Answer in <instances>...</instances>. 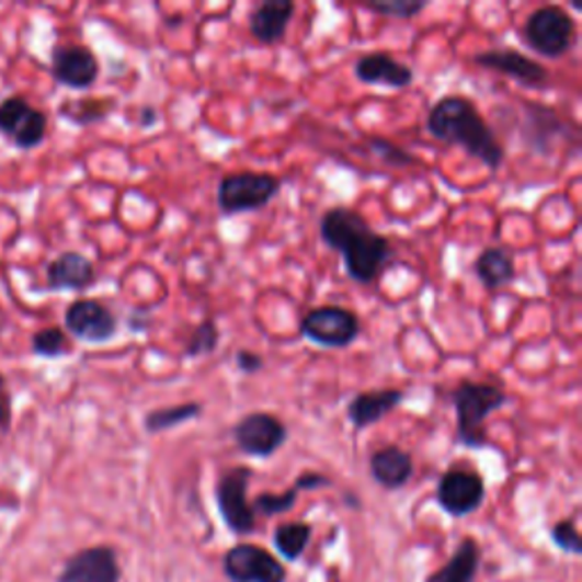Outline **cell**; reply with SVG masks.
<instances>
[{
    "label": "cell",
    "mask_w": 582,
    "mask_h": 582,
    "mask_svg": "<svg viewBox=\"0 0 582 582\" xmlns=\"http://www.w3.org/2000/svg\"><path fill=\"white\" fill-rule=\"evenodd\" d=\"M33 353L39 357H62L71 353L69 336L62 328H44L33 336Z\"/></svg>",
    "instance_id": "27"
},
{
    "label": "cell",
    "mask_w": 582,
    "mask_h": 582,
    "mask_svg": "<svg viewBox=\"0 0 582 582\" xmlns=\"http://www.w3.org/2000/svg\"><path fill=\"white\" fill-rule=\"evenodd\" d=\"M10 419V396L5 389V378L0 376V427H3Z\"/></svg>",
    "instance_id": "35"
},
{
    "label": "cell",
    "mask_w": 582,
    "mask_h": 582,
    "mask_svg": "<svg viewBox=\"0 0 582 582\" xmlns=\"http://www.w3.org/2000/svg\"><path fill=\"white\" fill-rule=\"evenodd\" d=\"M473 65L489 71H499L501 76L528 89H544L548 84V69L541 62H537V59L514 48L480 50L473 55Z\"/></svg>",
    "instance_id": "10"
},
{
    "label": "cell",
    "mask_w": 582,
    "mask_h": 582,
    "mask_svg": "<svg viewBox=\"0 0 582 582\" xmlns=\"http://www.w3.org/2000/svg\"><path fill=\"white\" fill-rule=\"evenodd\" d=\"M67 330L87 344H105L116 336L118 319L116 315L94 298H80L69 305L65 315Z\"/></svg>",
    "instance_id": "9"
},
{
    "label": "cell",
    "mask_w": 582,
    "mask_h": 582,
    "mask_svg": "<svg viewBox=\"0 0 582 582\" xmlns=\"http://www.w3.org/2000/svg\"><path fill=\"white\" fill-rule=\"evenodd\" d=\"M319 235L330 251L342 255L346 275L357 285L376 283L396 258L391 241L376 232L353 207L336 205L326 209Z\"/></svg>",
    "instance_id": "1"
},
{
    "label": "cell",
    "mask_w": 582,
    "mask_h": 582,
    "mask_svg": "<svg viewBox=\"0 0 582 582\" xmlns=\"http://www.w3.org/2000/svg\"><path fill=\"white\" fill-rule=\"evenodd\" d=\"M160 124V114L156 107H141L139 112V126L141 128H152V126H158Z\"/></svg>",
    "instance_id": "36"
},
{
    "label": "cell",
    "mask_w": 582,
    "mask_h": 582,
    "mask_svg": "<svg viewBox=\"0 0 582 582\" xmlns=\"http://www.w3.org/2000/svg\"><path fill=\"white\" fill-rule=\"evenodd\" d=\"M235 366H237V372H241L243 376H255L264 369V357L255 351L241 349L235 353Z\"/></svg>",
    "instance_id": "32"
},
{
    "label": "cell",
    "mask_w": 582,
    "mask_h": 582,
    "mask_svg": "<svg viewBox=\"0 0 582 582\" xmlns=\"http://www.w3.org/2000/svg\"><path fill=\"white\" fill-rule=\"evenodd\" d=\"M201 414H203V406L196 401L167 406V408H158V410L148 412L144 416V427L150 435H160V433L173 431V427L196 421Z\"/></svg>",
    "instance_id": "23"
},
{
    "label": "cell",
    "mask_w": 582,
    "mask_h": 582,
    "mask_svg": "<svg viewBox=\"0 0 582 582\" xmlns=\"http://www.w3.org/2000/svg\"><path fill=\"white\" fill-rule=\"evenodd\" d=\"M518 133L521 141H524L530 152L546 158L558 148L560 139H567L569 128L554 107L528 103L524 107V121H521Z\"/></svg>",
    "instance_id": "11"
},
{
    "label": "cell",
    "mask_w": 582,
    "mask_h": 582,
    "mask_svg": "<svg viewBox=\"0 0 582 582\" xmlns=\"http://www.w3.org/2000/svg\"><path fill=\"white\" fill-rule=\"evenodd\" d=\"M219 340H221V332L217 328V323L214 321H201L192 336L190 342L185 346V353H182V357L185 360H196V357H205V355H212L214 351L219 349Z\"/></svg>",
    "instance_id": "26"
},
{
    "label": "cell",
    "mask_w": 582,
    "mask_h": 582,
    "mask_svg": "<svg viewBox=\"0 0 582 582\" xmlns=\"http://www.w3.org/2000/svg\"><path fill=\"white\" fill-rule=\"evenodd\" d=\"M59 582H118V564L114 550L87 548L73 556L65 567Z\"/></svg>",
    "instance_id": "18"
},
{
    "label": "cell",
    "mask_w": 582,
    "mask_h": 582,
    "mask_svg": "<svg viewBox=\"0 0 582 582\" xmlns=\"http://www.w3.org/2000/svg\"><path fill=\"white\" fill-rule=\"evenodd\" d=\"M296 497H298V489L292 487L287 489L285 494H260L255 499V505H253V512H262L264 516H273V514H283V512H289L294 505H296Z\"/></svg>",
    "instance_id": "30"
},
{
    "label": "cell",
    "mask_w": 582,
    "mask_h": 582,
    "mask_svg": "<svg viewBox=\"0 0 582 582\" xmlns=\"http://www.w3.org/2000/svg\"><path fill=\"white\" fill-rule=\"evenodd\" d=\"M101 65L87 46H62L53 53V78L69 89H89L99 80Z\"/></svg>",
    "instance_id": "15"
},
{
    "label": "cell",
    "mask_w": 582,
    "mask_h": 582,
    "mask_svg": "<svg viewBox=\"0 0 582 582\" xmlns=\"http://www.w3.org/2000/svg\"><path fill=\"white\" fill-rule=\"evenodd\" d=\"M96 269L82 253L69 251L48 264L46 283L50 292H82L94 285Z\"/></svg>",
    "instance_id": "19"
},
{
    "label": "cell",
    "mask_w": 582,
    "mask_h": 582,
    "mask_svg": "<svg viewBox=\"0 0 582 582\" xmlns=\"http://www.w3.org/2000/svg\"><path fill=\"white\" fill-rule=\"evenodd\" d=\"M33 114L35 107L19 96L3 101L0 103V133L16 139Z\"/></svg>",
    "instance_id": "24"
},
{
    "label": "cell",
    "mask_w": 582,
    "mask_h": 582,
    "mask_svg": "<svg viewBox=\"0 0 582 582\" xmlns=\"http://www.w3.org/2000/svg\"><path fill=\"white\" fill-rule=\"evenodd\" d=\"M328 484H330V480L326 476L315 473V471H305L298 476L294 487L300 492V489H319V487H328Z\"/></svg>",
    "instance_id": "33"
},
{
    "label": "cell",
    "mask_w": 582,
    "mask_h": 582,
    "mask_svg": "<svg viewBox=\"0 0 582 582\" xmlns=\"http://www.w3.org/2000/svg\"><path fill=\"white\" fill-rule=\"evenodd\" d=\"M476 278L487 292H499L510 287L516 278L514 255L501 247H487L473 262Z\"/></svg>",
    "instance_id": "21"
},
{
    "label": "cell",
    "mask_w": 582,
    "mask_h": 582,
    "mask_svg": "<svg viewBox=\"0 0 582 582\" xmlns=\"http://www.w3.org/2000/svg\"><path fill=\"white\" fill-rule=\"evenodd\" d=\"M372 476L385 489H401L414 476V459L401 446H383L378 448L372 459Z\"/></svg>",
    "instance_id": "20"
},
{
    "label": "cell",
    "mask_w": 582,
    "mask_h": 582,
    "mask_svg": "<svg viewBox=\"0 0 582 582\" xmlns=\"http://www.w3.org/2000/svg\"><path fill=\"white\" fill-rule=\"evenodd\" d=\"M296 5L289 0H264L249 14L251 37L264 46L281 44L292 25Z\"/></svg>",
    "instance_id": "17"
},
{
    "label": "cell",
    "mask_w": 582,
    "mask_h": 582,
    "mask_svg": "<svg viewBox=\"0 0 582 582\" xmlns=\"http://www.w3.org/2000/svg\"><path fill=\"white\" fill-rule=\"evenodd\" d=\"M366 12L391 19H414L419 16L427 3L425 0H380V3H362Z\"/></svg>",
    "instance_id": "28"
},
{
    "label": "cell",
    "mask_w": 582,
    "mask_h": 582,
    "mask_svg": "<svg viewBox=\"0 0 582 582\" xmlns=\"http://www.w3.org/2000/svg\"><path fill=\"white\" fill-rule=\"evenodd\" d=\"M353 71L362 84L369 87H387L403 91L414 84V71L408 65H403L401 59L391 57L385 50H374L357 57Z\"/></svg>",
    "instance_id": "14"
},
{
    "label": "cell",
    "mask_w": 582,
    "mask_h": 582,
    "mask_svg": "<svg viewBox=\"0 0 582 582\" xmlns=\"http://www.w3.org/2000/svg\"><path fill=\"white\" fill-rule=\"evenodd\" d=\"M578 27L571 14L560 5H541L528 14L524 27H521V39L548 59L564 57L575 44Z\"/></svg>",
    "instance_id": "5"
},
{
    "label": "cell",
    "mask_w": 582,
    "mask_h": 582,
    "mask_svg": "<svg viewBox=\"0 0 582 582\" xmlns=\"http://www.w3.org/2000/svg\"><path fill=\"white\" fill-rule=\"evenodd\" d=\"M480 562V548L473 539H465L457 546L453 558L427 582H473Z\"/></svg>",
    "instance_id": "22"
},
{
    "label": "cell",
    "mask_w": 582,
    "mask_h": 582,
    "mask_svg": "<svg viewBox=\"0 0 582 582\" xmlns=\"http://www.w3.org/2000/svg\"><path fill=\"white\" fill-rule=\"evenodd\" d=\"M283 180L264 171H235L221 178L217 187V205L226 217L260 212L278 198Z\"/></svg>",
    "instance_id": "4"
},
{
    "label": "cell",
    "mask_w": 582,
    "mask_h": 582,
    "mask_svg": "<svg viewBox=\"0 0 582 582\" xmlns=\"http://www.w3.org/2000/svg\"><path fill=\"white\" fill-rule=\"evenodd\" d=\"M484 501V480L476 471L448 469L437 484V503L450 516H467Z\"/></svg>",
    "instance_id": "12"
},
{
    "label": "cell",
    "mask_w": 582,
    "mask_h": 582,
    "mask_svg": "<svg viewBox=\"0 0 582 582\" xmlns=\"http://www.w3.org/2000/svg\"><path fill=\"white\" fill-rule=\"evenodd\" d=\"M300 334L321 349L344 351L360 340L362 323L353 310L342 305H319L303 317Z\"/></svg>",
    "instance_id": "6"
},
{
    "label": "cell",
    "mask_w": 582,
    "mask_h": 582,
    "mask_svg": "<svg viewBox=\"0 0 582 582\" xmlns=\"http://www.w3.org/2000/svg\"><path fill=\"white\" fill-rule=\"evenodd\" d=\"M251 478V467H232L217 482L219 512L226 521V526L237 535H249L255 528V512L247 497Z\"/></svg>",
    "instance_id": "8"
},
{
    "label": "cell",
    "mask_w": 582,
    "mask_h": 582,
    "mask_svg": "<svg viewBox=\"0 0 582 582\" xmlns=\"http://www.w3.org/2000/svg\"><path fill=\"white\" fill-rule=\"evenodd\" d=\"M232 440L241 453L266 459L287 444L289 427L271 412H251L232 425Z\"/></svg>",
    "instance_id": "7"
},
{
    "label": "cell",
    "mask_w": 582,
    "mask_h": 582,
    "mask_svg": "<svg viewBox=\"0 0 582 582\" xmlns=\"http://www.w3.org/2000/svg\"><path fill=\"white\" fill-rule=\"evenodd\" d=\"M150 323H152V319H150V312L148 310H135L130 317H128V328L133 330V332H146L148 328H150Z\"/></svg>",
    "instance_id": "34"
},
{
    "label": "cell",
    "mask_w": 582,
    "mask_h": 582,
    "mask_svg": "<svg viewBox=\"0 0 582 582\" xmlns=\"http://www.w3.org/2000/svg\"><path fill=\"white\" fill-rule=\"evenodd\" d=\"M403 403H406V391L396 387L360 391L351 398L346 416L355 431H364V427L380 423L385 416L396 412Z\"/></svg>",
    "instance_id": "16"
},
{
    "label": "cell",
    "mask_w": 582,
    "mask_h": 582,
    "mask_svg": "<svg viewBox=\"0 0 582 582\" xmlns=\"http://www.w3.org/2000/svg\"><path fill=\"white\" fill-rule=\"evenodd\" d=\"M554 539L560 548L569 550V554L580 556L582 554V544H580V535L573 526V521H560V524L554 528Z\"/></svg>",
    "instance_id": "31"
},
{
    "label": "cell",
    "mask_w": 582,
    "mask_h": 582,
    "mask_svg": "<svg viewBox=\"0 0 582 582\" xmlns=\"http://www.w3.org/2000/svg\"><path fill=\"white\" fill-rule=\"evenodd\" d=\"M425 128L442 144L459 146L467 156L497 171L505 162V148L478 107L465 96L440 99L425 118Z\"/></svg>",
    "instance_id": "2"
},
{
    "label": "cell",
    "mask_w": 582,
    "mask_h": 582,
    "mask_svg": "<svg viewBox=\"0 0 582 582\" xmlns=\"http://www.w3.org/2000/svg\"><path fill=\"white\" fill-rule=\"evenodd\" d=\"M224 567L232 582H285L283 564L253 544L230 548Z\"/></svg>",
    "instance_id": "13"
},
{
    "label": "cell",
    "mask_w": 582,
    "mask_h": 582,
    "mask_svg": "<svg viewBox=\"0 0 582 582\" xmlns=\"http://www.w3.org/2000/svg\"><path fill=\"white\" fill-rule=\"evenodd\" d=\"M310 535L312 530L308 524H283L273 533V541L287 560H296L305 550V546H308Z\"/></svg>",
    "instance_id": "25"
},
{
    "label": "cell",
    "mask_w": 582,
    "mask_h": 582,
    "mask_svg": "<svg viewBox=\"0 0 582 582\" xmlns=\"http://www.w3.org/2000/svg\"><path fill=\"white\" fill-rule=\"evenodd\" d=\"M369 141V148L376 152V156L389 164V167H414L416 164V158L412 156L410 150L396 146L393 141L389 139H383V137H369L366 139Z\"/></svg>",
    "instance_id": "29"
},
{
    "label": "cell",
    "mask_w": 582,
    "mask_h": 582,
    "mask_svg": "<svg viewBox=\"0 0 582 582\" xmlns=\"http://www.w3.org/2000/svg\"><path fill=\"white\" fill-rule=\"evenodd\" d=\"M450 401L457 416L455 442L467 448H484L489 444L484 421L489 414L503 410L510 403V396L499 385L465 380L453 389Z\"/></svg>",
    "instance_id": "3"
}]
</instances>
